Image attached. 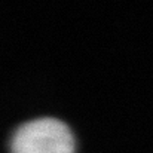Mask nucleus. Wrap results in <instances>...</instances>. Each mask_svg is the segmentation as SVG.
Masks as SVG:
<instances>
[{
  "mask_svg": "<svg viewBox=\"0 0 153 153\" xmlns=\"http://www.w3.org/2000/svg\"><path fill=\"white\" fill-rule=\"evenodd\" d=\"M12 153H74L70 128L58 119L42 117L19 126L10 143Z\"/></svg>",
  "mask_w": 153,
  "mask_h": 153,
  "instance_id": "1",
  "label": "nucleus"
}]
</instances>
